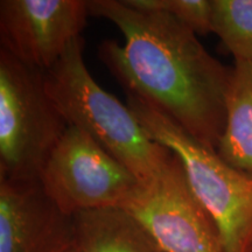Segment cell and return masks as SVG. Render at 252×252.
Returning a JSON list of instances; mask_svg holds the SVG:
<instances>
[{"label":"cell","mask_w":252,"mask_h":252,"mask_svg":"<svg viewBox=\"0 0 252 252\" xmlns=\"http://www.w3.org/2000/svg\"><path fill=\"white\" fill-rule=\"evenodd\" d=\"M89 11L115 24L124 36L123 45L103 41L98 56L126 93L147 100L216 151L232 68L210 55L196 33L169 14L132 7L125 0H90Z\"/></svg>","instance_id":"6da1fadb"},{"label":"cell","mask_w":252,"mask_h":252,"mask_svg":"<svg viewBox=\"0 0 252 252\" xmlns=\"http://www.w3.org/2000/svg\"><path fill=\"white\" fill-rule=\"evenodd\" d=\"M83 50L81 36L45 71L47 93L69 125L87 132L140 182L156 178L173 153L150 137L127 105L98 86Z\"/></svg>","instance_id":"7a4b0ae2"},{"label":"cell","mask_w":252,"mask_h":252,"mask_svg":"<svg viewBox=\"0 0 252 252\" xmlns=\"http://www.w3.org/2000/svg\"><path fill=\"white\" fill-rule=\"evenodd\" d=\"M126 96V105L150 137L180 159L191 190L215 223L224 252L250 251L252 174L230 166L140 96Z\"/></svg>","instance_id":"3957f363"},{"label":"cell","mask_w":252,"mask_h":252,"mask_svg":"<svg viewBox=\"0 0 252 252\" xmlns=\"http://www.w3.org/2000/svg\"><path fill=\"white\" fill-rule=\"evenodd\" d=\"M68 126L47 93L45 71L0 49V179L39 181Z\"/></svg>","instance_id":"277c9868"},{"label":"cell","mask_w":252,"mask_h":252,"mask_svg":"<svg viewBox=\"0 0 252 252\" xmlns=\"http://www.w3.org/2000/svg\"><path fill=\"white\" fill-rule=\"evenodd\" d=\"M39 182L60 209L74 215L83 210L121 207L139 180L87 132L69 125L43 167Z\"/></svg>","instance_id":"5b68a950"},{"label":"cell","mask_w":252,"mask_h":252,"mask_svg":"<svg viewBox=\"0 0 252 252\" xmlns=\"http://www.w3.org/2000/svg\"><path fill=\"white\" fill-rule=\"evenodd\" d=\"M121 208L165 252H224L215 223L191 190L174 154L159 175L138 182Z\"/></svg>","instance_id":"8992f818"},{"label":"cell","mask_w":252,"mask_h":252,"mask_svg":"<svg viewBox=\"0 0 252 252\" xmlns=\"http://www.w3.org/2000/svg\"><path fill=\"white\" fill-rule=\"evenodd\" d=\"M89 15L86 0H1L0 49L47 71L81 37Z\"/></svg>","instance_id":"52a82bcc"},{"label":"cell","mask_w":252,"mask_h":252,"mask_svg":"<svg viewBox=\"0 0 252 252\" xmlns=\"http://www.w3.org/2000/svg\"><path fill=\"white\" fill-rule=\"evenodd\" d=\"M74 216L56 206L39 181L0 179V252H70Z\"/></svg>","instance_id":"ba28073f"},{"label":"cell","mask_w":252,"mask_h":252,"mask_svg":"<svg viewBox=\"0 0 252 252\" xmlns=\"http://www.w3.org/2000/svg\"><path fill=\"white\" fill-rule=\"evenodd\" d=\"M78 252H165L151 234L121 207L74 214Z\"/></svg>","instance_id":"9c48e42d"},{"label":"cell","mask_w":252,"mask_h":252,"mask_svg":"<svg viewBox=\"0 0 252 252\" xmlns=\"http://www.w3.org/2000/svg\"><path fill=\"white\" fill-rule=\"evenodd\" d=\"M216 152L231 167L252 174V62L235 60Z\"/></svg>","instance_id":"30bf717a"},{"label":"cell","mask_w":252,"mask_h":252,"mask_svg":"<svg viewBox=\"0 0 252 252\" xmlns=\"http://www.w3.org/2000/svg\"><path fill=\"white\" fill-rule=\"evenodd\" d=\"M212 33L235 60L252 62V0H212Z\"/></svg>","instance_id":"8fae6325"},{"label":"cell","mask_w":252,"mask_h":252,"mask_svg":"<svg viewBox=\"0 0 252 252\" xmlns=\"http://www.w3.org/2000/svg\"><path fill=\"white\" fill-rule=\"evenodd\" d=\"M125 2L135 8L172 15L196 34L212 33V0H125Z\"/></svg>","instance_id":"7c38bea8"},{"label":"cell","mask_w":252,"mask_h":252,"mask_svg":"<svg viewBox=\"0 0 252 252\" xmlns=\"http://www.w3.org/2000/svg\"><path fill=\"white\" fill-rule=\"evenodd\" d=\"M70 252H78V251L76 250V249H72V250H71Z\"/></svg>","instance_id":"4fadbf2b"},{"label":"cell","mask_w":252,"mask_h":252,"mask_svg":"<svg viewBox=\"0 0 252 252\" xmlns=\"http://www.w3.org/2000/svg\"><path fill=\"white\" fill-rule=\"evenodd\" d=\"M249 252H252V247H251V249H250V251H249Z\"/></svg>","instance_id":"5bb4252c"}]
</instances>
